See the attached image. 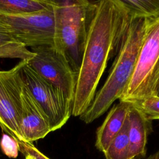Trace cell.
<instances>
[{"instance_id": "6da1fadb", "label": "cell", "mask_w": 159, "mask_h": 159, "mask_svg": "<svg viewBox=\"0 0 159 159\" xmlns=\"http://www.w3.org/2000/svg\"><path fill=\"white\" fill-rule=\"evenodd\" d=\"M130 21L120 0L96 1L77 75L72 116H80L91 104L107 63L117 55Z\"/></svg>"}, {"instance_id": "7a4b0ae2", "label": "cell", "mask_w": 159, "mask_h": 159, "mask_svg": "<svg viewBox=\"0 0 159 159\" xmlns=\"http://www.w3.org/2000/svg\"><path fill=\"white\" fill-rule=\"evenodd\" d=\"M150 21L145 18L131 19L105 83L96 92L89 108L80 116L84 123L89 124L99 118L121 98L134 71Z\"/></svg>"}, {"instance_id": "3957f363", "label": "cell", "mask_w": 159, "mask_h": 159, "mask_svg": "<svg viewBox=\"0 0 159 159\" xmlns=\"http://www.w3.org/2000/svg\"><path fill=\"white\" fill-rule=\"evenodd\" d=\"M56 29L54 47L62 53L77 74L96 1H53Z\"/></svg>"}, {"instance_id": "277c9868", "label": "cell", "mask_w": 159, "mask_h": 159, "mask_svg": "<svg viewBox=\"0 0 159 159\" xmlns=\"http://www.w3.org/2000/svg\"><path fill=\"white\" fill-rule=\"evenodd\" d=\"M159 78V17L151 20L130 80L119 101L130 102L153 95Z\"/></svg>"}, {"instance_id": "5b68a950", "label": "cell", "mask_w": 159, "mask_h": 159, "mask_svg": "<svg viewBox=\"0 0 159 159\" xmlns=\"http://www.w3.org/2000/svg\"><path fill=\"white\" fill-rule=\"evenodd\" d=\"M0 17L14 38L27 48L54 47L56 19L53 1L42 11L20 15L0 14Z\"/></svg>"}, {"instance_id": "8992f818", "label": "cell", "mask_w": 159, "mask_h": 159, "mask_svg": "<svg viewBox=\"0 0 159 159\" xmlns=\"http://www.w3.org/2000/svg\"><path fill=\"white\" fill-rule=\"evenodd\" d=\"M27 61L22 70L24 81L48 116L52 132L58 130L70 117L72 102L60 89L41 77Z\"/></svg>"}, {"instance_id": "52a82bcc", "label": "cell", "mask_w": 159, "mask_h": 159, "mask_svg": "<svg viewBox=\"0 0 159 159\" xmlns=\"http://www.w3.org/2000/svg\"><path fill=\"white\" fill-rule=\"evenodd\" d=\"M20 60L8 70H0V127L6 134L22 140L20 132L21 94L24 83Z\"/></svg>"}, {"instance_id": "ba28073f", "label": "cell", "mask_w": 159, "mask_h": 159, "mask_svg": "<svg viewBox=\"0 0 159 159\" xmlns=\"http://www.w3.org/2000/svg\"><path fill=\"white\" fill-rule=\"evenodd\" d=\"M31 49L34 56L27 61L28 65L41 77L60 89L73 104L78 74L65 56L51 46Z\"/></svg>"}, {"instance_id": "9c48e42d", "label": "cell", "mask_w": 159, "mask_h": 159, "mask_svg": "<svg viewBox=\"0 0 159 159\" xmlns=\"http://www.w3.org/2000/svg\"><path fill=\"white\" fill-rule=\"evenodd\" d=\"M52 132L48 116L24 83L21 94L20 132L22 141L32 143Z\"/></svg>"}, {"instance_id": "30bf717a", "label": "cell", "mask_w": 159, "mask_h": 159, "mask_svg": "<svg viewBox=\"0 0 159 159\" xmlns=\"http://www.w3.org/2000/svg\"><path fill=\"white\" fill-rule=\"evenodd\" d=\"M129 103L127 115L129 143L128 159H140L146 154L147 138L152 130V123L139 108Z\"/></svg>"}, {"instance_id": "8fae6325", "label": "cell", "mask_w": 159, "mask_h": 159, "mask_svg": "<svg viewBox=\"0 0 159 159\" xmlns=\"http://www.w3.org/2000/svg\"><path fill=\"white\" fill-rule=\"evenodd\" d=\"M130 103L120 102L112 106L96 132V147L104 153L109 145L122 128L128 115Z\"/></svg>"}, {"instance_id": "7c38bea8", "label": "cell", "mask_w": 159, "mask_h": 159, "mask_svg": "<svg viewBox=\"0 0 159 159\" xmlns=\"http://www.w3.org/2000/svg\"><path fill=\"white\" fill-rule=\"evenodd\" d=\"M34 56L31 50L14 38L8 26L0 17V58L29 61Z\"/></svg>"}, {"instance_id": "4fadbf2b", "label": "cell", "mask_w": 159, "mask_h": 159, "mask_svg": "<svg viewBox=\"0 0 159 159\" xmlns=\"http://www.w3.org/2000/svg\"><path fill=\"white\" fill-rule=\"evenodd\" d=\"M52 4V0H0V14L20 15L42 11Z\"/></svg>"}, {"instance_id": "5bb4252c", "label": "cell", "mask_w": 159, "mask_h": 159, "mask_svg": "<svg viewBox=\"0 0 159 159\" xmlns=\"http://www.w3.org/2000/svg\"><path fill=\"white\" fill-rule=\"evenodd\" d=\"M131 19L159 17V0H120Z\"/></svg>"}, {"instance_id": "9a60e30c", "label": "cell", "mask_w": 159, "mask_h": 159, "mask_svg": "<svg viewBox=\"0 0 159 159\" xmlns=\"http://www.w3.org/2000/svg\"><path fill=\"white\" fill-rule=\"evenodd\" d=\"M129 122L127 119L119 132L104 153L106 159H128L129 158Z\"/></svg>"}, {"instance_id": "2e32d148", "label": "cell", "mask_w": 159, "mask_h": 159, "mask_svg": "<svg viewBox=\"0 0 159 159\" xmlns=\"http://www.w3.org/2000/svg\"><path fill=\"white\" fill-rule=\"evenodd\" d=\"M129 102L139 108L149 120H159V97L152 95Z\"/></svg>"}, {"instance_id": "e0dca14e", "label": "cell", "mask_w": 159, "mask_h": 159, "mask_svg": "<svg viewBox=\"0 0 159 159\" xmlns=\"http://www.w3.org/2000/svg\"><path fill=\"white\" fill-rule=\"evenodd\" d=\"M0 147L2 152L9 158H15L17 157L19 147L17 140L11 135L4 133L0 140Z\"/></svg>"}, {"instance_id": "ac0fdd59", "label": "cell", "mask_w": 159, "mask_h": 159, "mask_svg": "<svg viewBox=\"0 0 159 159\" xmlns=\"http://www.w3.org/2000/svg\"><path fill=\"white\" fill-rule=\"evenodd\" d=\"M17 140L19 144V152L22 153L24 155H32L35 159H50L35 148L32 143L26 142L22 140Z\"/></svg>"}, {"instance_id": "d6986e66", "label": "cell", "mask_w": 159, "mask_h": 159, "mask_svg": "<svg viewBox=\"0 0 159 159\" xmlns=\"http://www.w3.org/2000/svg\"><path fill=\"white\" fill-rule=\"evenodd\" d=\"M153 95L156 96L157 97H159V78L158 79V81H157L156 86H155V88Z\"/></svg>"}, {"instance_id": "ffe728a7", "label": "cell", "mask_w": 159, "mask_h": 159, "mask_svg": "<svg viewBox=\"0 0 159 159\" xmlns=\"http://www.w3.org/2000/svg\"><path fill=\"white\" fill-rule=\"evenodd\" d=\"M145 159H159V150L157 152L148 157Z\"/></svg>"}, {"instance_id": "44dd1931", "label": "cell", "mask_w": 159, "mask_h": 159, "mask_svg": "<svg viewBox=\"0 0 159 159\" xmlns=\"http://www.w3.org/2000/svg\"><path fill=\"white\" fill-rule=\"evenodd\" d=\"M25 156V159H35V158L34 157H32V155H27Z\"/></svg>"}]
</instances>
